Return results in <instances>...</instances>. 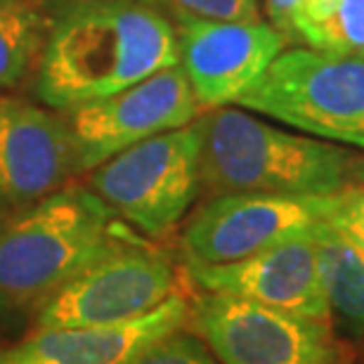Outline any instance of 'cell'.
<instances>
[{
	"mask_svg": "<svg viewBox=\"0 0 364 364\" xmlns=\"http://www.w3.org/2000/svg\"><path fill=\"white\" fill-rule=\"evenodd\" d=\"M178 291V267L161 246L130 235L41 303L33 329L116 326L147 315Z\"/></svg>",
	"mask_w": 364,
	"mask_h": 364,
	"instance_id": "8992f818",
	"label": "cell"
},
{
	"mask_svg": "<svg viewBox=\"0 0 364 364\" xmlns=\"http://www.w3.org/2000/svg\"><path fill=\"white\" fill-rule=\"evenodd\" d=\"M50 26L46 0H0V90L33 78Z\"/></svg>",
	"mask_w": 364,
	"mask_h": 364,
	"instance_id": "9a60e30c",
	"label": "cell"
},
{
	"mask_svg": "<svg viewBox=\"0 0 364 364\" xmlns=\"http://www.w3.org/2000/svg\"><path fill=\"white\" fill-rule=\"evenodd\" d=\"M329 228L364 251V156H355L346 185L331 196Z\"/></svg>",
	"mask_w": 364,
	"mask_h": 364,
	"instance_id": "e0dca14e",
	"label": "cell"
},
{
	"mask_svg": "<svg viewBox=\"0 0 364 364\" xmlns=\"http://www.w3.org/2000/svg\"><path fill=\"white\" fill-rule=\"evenodd\" d=\"M178 64L203 112L237 105L287 46L270 21H180Z\"/></svg>",
	"mask_w": 364,
	"mask_h": 364,
	"instance_id": "8fae6325",
	"label": "cell"
},
{
	"mask_svg": "<svg viewBox=\"0 0 364 364\" xmlns=\"http://www.w3.org/2000/svg\"><path fill=\"white\" fill-rule=\"evenodd\" d=\"M201 192L329 196L346 185L353 154L249 109L228 105L199 119Z\"/></svg>",
	"mask_w": 364,
	"mask_h": 364,
	"instance_id": "7a4b0ae2",
	"label": "cell"
},
{
	"mask_svg": "<svg viewBox=\"0 0 364 364\" xmlns=\"http://www.w3.org/2000/svg\"><path fill=\"white\" fill-rule=\"evenodd\" d=\"M199 291L230 294L267 308L331 322L319 284L315 239H296L228 265L187 267Z\"/></svg>",
	"mask_w": 364,
	"mask_h": 364,
	"instance_id": "7c38bea8",
	"label": "cell"
},
{
	"mask_svg": "<svg viewBox=\"0 0 364 364\" xmlns=\"http://www.w3.org/2000/svg\"><path fill=\"white\" fill-rule=\"evenodd\" d=\"M81 178L62 112L0 92V213L28 206Z\"/></svg>",
	"mask_w": 364,
	"mask_h": 364,
	"instance_id": "30bf717a",
	"label": "cell"
},
{
	"mask_svg": "<svg viewBox=\"0 0 364 364\" xmlns=\"http://www.w3.org/2000/svg\"><path fill=\"white\" fill-rule=\"evenodd\" d=\"M199 123L147 137L85 173L83 185L137 235L164 242L201 192Z\"/></svg>",
	"mask_w": 364,
	"mask_h": 364,
	"instance_id": "5b68a950",
	"label": "cell"
},
{
	"mask_svg": "<svg viewBox=\"0 0 364 364\" xmlns=\"http://www.w3.org/2000/svg\"><path fill=\"white\" fill-rule=\"evenodd\" d=\"M319 284L331 326L353 338L364 336V251L326 228L315 237Z\"/></svg>",
	"mask_w": 364,
	"mask_h": 364,
	"instance_id": "5bb4252c",
	"label": "cell"
},
{
	"mask_svg": "<svg viewBox=\"0 0 364 364\" xmlns=\"http://www.w3.org/2000/svg\"><path fill=\"white\" fill-rule=\"evenodd\" d=\"M176 24L142 0L78 7L53 19L31 78L57 112L102 100L178 64Z\"/></svg>",
	"mask_w": 364,
	"mask_h": 364,
	"instance_id": "6da1fadb",
	"label": "cell"
},
{
	"mask_svg": "<svg viewBox=\"0 0 364 364\" xmlns=\"http://www.w3.org/2000/svg\"><path fill=\"white\" fill-rule=\"evenodd\" d=\"M173 24L180 21H258V0H151Z\"/></svg>",
	"mask_w": 364,
	"mask_h": 364,
	"instance_id": "ac0fdd59",
	"label": "cell"
},
{
	"mask_svg": "<svg viewBox=\"0 0 364 364\" xmlns=\"http://www.w3.org/2000/svg\"><path fill=\"white\" fill-rule=\"evenodd\" d=\"M100 3H121V0H46L50 17H60V14H67L71 10H78V7H88V5H100ZM142 3H151V0H142ZM154 5V3H151Z\"/></svg>",
	"mask_w": 364,
	"mask_h": 364,
	"instance_id": "44dd1931",
	"label": "cell"
},
{
	"mask_svg": "<svg viewBox=\"0 0 364 364\" xmlns=\"http://www.w3.org/2000/svg\"><path fill=\"white\" fill-rule=\"evenodd\" d=\"M331 196H208L182 225L185 265H228L296 239H315L329 220Z\"/></svg>",
	"mask_w": 364,
	"mask_h": 364,
	"instance_id": "ba28073f",
	"label": "cell"
},
{
	"mask_svg": "<svg viewBox=\"0 0 364 364\" xmlns=\"http://www.w3.org/2000/svg\"><path fill=\"white\" fill-rule=\"evenodd\" d=\"M267 21L277 28L279 33L287 36V41L291 38V21H294L296 7L301 5V0H263Z\"/></svg>",
	"mask_w": 364,
	"mask_h": 364,
	"instance_id": "ffe728a7",
	"label": "cell"
},
{
	"mask_svg": "<svg viewBox=\"0 0 364 364\" xmlns=\"http://www.w3.org/2000/svg\"><path fill=\"white\" fill-rule=\"evenodd\" d=\"M128 364H218V360L196 333L178 329L147 346Z\"/></svg>",
	"mask_w": 364,
	"mask_h": 364,
	"instance_id": "d6986e66",
	"label": "cell"
},
{
	"mask_svg": "<svg viewBox=\"0 0 364 364\" xmlns=\"http://www.w3.org/2000/svg\"><path fill=\"white\" fill-rule=\"evenodd\" d=\"M291 38L331 55H364V0H301Z\"/></svg>",
	"mask_w": 364,
	"mask_h": 364,
	"instance_id": "2e32d148",
	"label": "cell"
},
{
	"mask_svg": "<svg viewBox=\"0 0 364 364\" xmlns=\"http://www.w3.org/2000/svg\"><path fill=\"white\" fill-rule=\"evenodd\" d=\"M137 235L83 182L0 213V310L33 312L95 258Z\"/></svg>",
	"mask_w": 364,
	"mask_h": 364,
	"instance_id": "3957f363",
	"label": "cell"
},
{
	"mask_svg": "<svg viewBox=\"0 0 364 364\" xmlns=\"http://www.w3.org/2000/svg\"><path fill=\"white\" fill-rule=\"evenodd\" d=\"M237 107L317 140L364 149V55L284 48Z\"/></svg>",
	"mask_w": 364,
	"mask_h": 364,
	"instance_id": "277c9868",
	"label": "cell"
},
{
	"mask_svg": "<svg viewBox=\"0 0 364 364\" xmlns=\"http://www.w3.org/2000/svg\"><path fill=\"white\" fill-rule=\"evenodd\" d=\"M189 298L176 291L147 315L116 326H53L33 329L0 348V364H128L168 333L185 329Z\"/></svg>",
	"mask_w": 364,
	"mask_h": 364,
	"instance_id": "4fadbf2b",
	"label": "cell"
},
{
	"mask_svg": "<svg viewBox=\"0 0 364 364\" xmlns=\"http://www.w3.org/2000/svg\"><path fill=\"white\" fill-rule=\"evenodd\" d=\"M187 324L218 364H350L331 322L230 294L201 291L189 301Z\"/></svg>",
	"mask_w": 364,
	"mask_h": 364,
	"instance_id": "52a82bcc",
	"label": "cell"
},
{
	"mask_svg": "<svg viewBox=\"0 0 364 364\" xmlns=\"http://www.w3.org/2000/svg\"><path fill=\"white\" fill-rule=\"evenodd\" d=\"M78 149L81 176L147 137L185 128L201 116L180 64L102 100L62 112Z\"/></svg>",
	"mask_w": 364,
	"mask_h": 364,
	"instance_id": "9c48e42d",
	"label": "cell"
}]
</instances>
